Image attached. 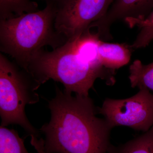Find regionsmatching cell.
Returning a JSON list of instances; mask_svg holds the SVG:
<instances>
[{"label":"cell","mask_w":153,"mask_h":153,"mask_svg":"<svg viewBox=\"0 0 153 153\" xmlns=\"http://www.w3.org/2000/svg\"><path fill=\"white\" fill-rule=\"evenodd\" d=\"M48 107L50 120L39 129L46 153H108L113 128L97 116V108L89 96H73L56 86Z\"/></svg>","instance_id":"cell-1"},{"label":"cell","mask_w":153,"mask_h":153,"mask_svg":"<svg viewBox=\"0 0 153 153\" xmlns=\"http://www.w3.org/2000/svg\"><path fill=\"white\" fill-rule=\"evenodd\" d=\"M76 38L68 39L51 52L41 49L31 60L28 72L41 85L53 79L63 84L64 91L83 96H88L98 78L113 85L115 71L84 59L77 50Z\"/></svg>","instance_id":"cell-2"},{"label":"cell","mask_w":153,"mask_h":153,"mask_svg":"<svg viewBox=\"0 0 153 153\" xmlns=\"http://www.w3.org/2000/svg\"><path fill=\"white\" fill-rule=\"evenodd\" d=\"M58 9L47 4L41 10L0 20L1 52L10 55L28 72L31 60L43 47L56 49L68 41L55 27Z\"/></svg>","instance_id":"cell-3"},{"label":"cell","mask_w":153,"mask_h":153,"mask_svg":"<svg viewBox=\"0 0 153 153\" xmlns=\"http://www.w3.org/2000/svg\"><path fill=\"white\" fill-rule=\"evenodd\" d=\"M40 85L29 72L0 54L1 126L19 125L30 136L39 137L40 131L29 121L25 107L39 102Z\"/></svg>","instance_id":"cell-4"},{"label":"cell","mask_w":153,"mask_h":153,"mask_svg":"<svg viewBox=\"0 0 153 153\" xmlns=\"http://www.w3.org/2000/svg\"><path fill=\"white\" fill-rule=\"evenodd\" d=\"M139 89L129 98L106 99L101 107L97 108L98 113L104 116L112 128L124 126L147 131L153 126V94L146 88Z\"/></svg>","instance_id":"cell-5"},{"label":"cell","mask_w":153,"mask_h":153,"mask_svg":"<svg viewBox=\"0 0 153 153\" xmlns=\"http://www.w3.org/2000/svg\"><path fill=\"white\" fill-rule=\"evenodd\" d=\"M114 1L67 0L58 8L55 27L68 40L78 37L104 16Z\"/></svg>","instance_id":"cell-6"},{"label":"cell","mask_w":153,"mask_h":153,"mask_svg":"<svg viewBox=\"0 0 153 153\" xmlns=\"http://www.w3.org/2000/svg\"><path fill=\"white\" fill-rule=\"evenodd\" d=\"M152 9L153 0H115L104 16L91 24L89 28H97L100 39L110 40L112 37L110 28L114 22L128 18L143 20Z\"/></svg>","instance_id":"cell-7"},{"label":"cell","mask_w":153,"mask_h":153,"mask_svg":"<svg viewBox=\"0 0 153 153\" xmlns=\"http://www.w3.org/2000/svg\"><path fill=\"white\" fill-rule=\"evenodd\" d=\"M131 48L126 44H113L100 40L97 47V58L104 67L115 71L126 65L130 60Z\"/></svg>","instance_id":"cell-8"},{"label":"cell","mask_w":153,"mask_h":153,"mask_svg":"<svg viewBox=\"0 0 153 153\" xmlns=\"http://www.w3.org/2000/svg\"><path fill=\"white\" fill-rule=\"evenodd\" d=\"M108 153H153V126L149 131L125 143L111 144Z\"/></svg>","instance_id":"cell-9"},{"label":"cell","mask_w":153,"mask_h":153,"mask_svg":"<svg viewBox=\"0 0 153 153\" xmlns=\"http://www.w3.org/2000/svg\"><path fill=\"white\" fill-rule=\"evenodd\" d=\"M129 79L132 88H146L153 91V62L144 65L136 60L129 67Z\"/></svg>","instance_id":"cell-10"},{"label":"cell","mask_w":153,"mask_h":153,"mask_svg":"<svg viewBox=\"0 0 153 153\" xmlns=\"http://www.w3.org/2000/svg\"><path fill=\"white\" fill-rule=\"evenodd\" d=\"M124 21L131 28L137 27L140 30L134 43L130 45L132 49L145 48L153 41V10L143 20L128 18Z\"/></svg>","instance_id":"cell-11"},{"label":"cell","mask_w":153,"mask_h":153,"mask_svg":"<svg viewBox=\"0 0 153 153\" xmlns=\"http://www.w3.org/2000/svg\"><path fill=\"white\" fill-rule=\"evenodd\" d=\"M38 5L31 0H0V20L38 11Z\"/></svg>","instance_id":"cell-12"},{"label":"cell","mask_w":153,"mask_h":153,"mask_svg":"<svg viewBox=\"0 0 153 153\" xmlns=\"http://www.w3.org/2000/svg\"><path fill=\"white\" fill-rule=\"evenodd\" d=\"M0 153H29L16 131L0 126Z\"/></svg>","instance_id":"cell-13"},{"label":"cell","mask_w":153,"mask_h":153,"mask_svg":"<svg viewBox=\"0 0 153 153\" xmlns=\"http://www.w3.org/2000/svg\"><path fill=\"white\" fill-rule=\"evenodd\" d=\"M30 143L35 148L37 153H47L44 148V140L34 135H31Z\"/></svg>","instance_id":"cell-14"},{"label":"cell","mask_w":153,"mask_h":153,"mask_svg":"<svg viewBox=\"0 0 153 153\" xmlns=\"http://www.w3.org/2000/svg\"><path fill=\"white\" fill-rule=\"evenodd\" d=\"M46 2V4H50L57 6V7H60V6L64 4L67 0H42Z\"/></svg>","instance_id":"cell-15"}]
</instances>
